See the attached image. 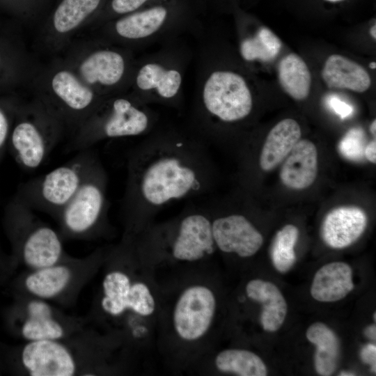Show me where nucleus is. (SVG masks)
I'll use <instances>...</instances> for the list:
<instances>
[{"label":"nucleus","instance_id":"obj_1","mask_svg":"<svg viewBox=\"0 0 376 376\" xmlns=\"http://www.w3.org/2000/svg\"><path fill=\"white\" fill-rule=\"evenodd\" d=\"M212 179L205 140L196 132L154 130L127 155L121 206L128 236L145 229L163 207L205 194Z\"/></svg>","mask_w":376,"mask_h":376},{"label":"nucleus","instance_id":"obj_2","mask_svg":"<svg viewBox=\"0 0 376 376\" xmlns=\"http://www.w3.org/2000/svg\"><path fill=\"white\" fill-rule=\"evenodd\" d=\"M253 107V94L244 77L232 70L214 67L201 49L193 108L194 131L205 140L217 124L242 121Z\"/></svg>","mask_w":376,"mask_h":376},{"label":"nucleus","instance_id":"obj_3","mask_svg":"<svg viewBox=\"0 0 376 376\" xmlns=\"http://www.w3.org/2000/svg\"><path fill=\"white\" fill-rule=\"evenodd\" d=\"M91 88L108 97L128 91L134 51L80 34L58 55Z\"/></svg>","mask_w":376,"mask_h":376},{"label":"nucleus","instance_id":"obj_4","mask_svg":"<svg viewBox=\"0 0 376 376\" xmlns=\"http://www.w3.org/2000/svg\"><path fill=\"white\" fill-rule=\"evenodd\" d=\"M158 114L129 91L107 97L72 133L68 150L80 151L100 141L146 136L155 130Z\"/></svg>","mask_w":376,"mask_h":376},{"label":"nucleus","instance_id":"obj_5","mask_svg":"<svg viewBox=\"0 0 376 376\" xmlns=\"http://www.w3.org/2000/svg\"><path fill=\"white\" fill-rule=\"evenodd\" d=\"M39 97L72 133L107 97L85 84L60 56L40 63L30 85Z\"/></svg>","mask_w":376,"mask_h":376},{"label":"nucleus","instance_id":"obj_6","mask_svg":"<svg viewBox=\"0 0 376 376\" xmlns=\"http://www.w3.org/2000/svg\"><path fill=\"white\" fill-rule=\"evenodd\" d=\"M191 55L189 49L176 38L156 52L136 58L128 91L147 104L180 108Z\"/></svg>","mask_w":376,"mask_h":376},{"label":"nucleus","instance_id":"obj_7","mask_svg":"<svg viewBox=\"0 0 376 376\" xmlns=\"http://www.w3.org/2000/svg\"><path fill=\"white\" fill-rule=\"evenodd\" d=\"M65 131L53 111L31 93L29 102L17 105L7 150L21 169L33 171L44 164Z\"/></svg>","mask_w":376,"mask_h":376},{"label":"nucleus","instance_id":"obj_8","mask_svg":"<svg viewBox=\"0 0 376 376\" xmlns=\"http://www.w3.org/2000/svg\"><path fill=\"white\" fill-rule=\"evenodd\" d=\"M166 5L157 4L107 21L84 32L104 42L134 49L176 39L188 24Z\"/></svg>","mask_w":376,"mask_h":376},{"label":"nucleus","instance_id":"obj_9","mask_svg":"<svg viewBox=\"0 0 376 376\" xmlns=\"http://www.w3.org/2000/svg\"><path fill=\"white\" fill-rule=\"evenodd\" d=\"M140 244L143 249L167 251L179 261L196 262L212 255L216 247L210 214L191 205L173 221L147 229Z\"/></svg>","mask_w":376,"mask_h":376},{"label":"nucleus","instance_id":"obj_10","mask_svg":"<svg viewBox=\"0 0 376 376\" xmlns=\"http://www.w3.org/2000/svg\"><path fill=\"white\" fill-rule=\"evenodd\" d=\"M97 159L91 148L78 151L64 164L21 183L15 195L31 209L58 217Z\"/></svg>","mask_w":376,"mask_h":376},{"label":"nucleus","instance_id":"obj_11","mask_svg":"<svg viewBox=\"0 0 376 376\" xmlns=\"http://www.w3.org/2000/svg\"><path fill=\"white\" fill-rule=\"evenodd\" d=\"M5 221L15 248L27 266L37 269L57 264L61 259L60 235L38 221L33 209L15 195L6 205Z\"/></svg>","mask_w":376,"mask_h":376},{"label":"nucleus","instance_id":"obj_12","mask_svg":"<svg viewBox=\"0 0 376 376\" xmlns=\"http://www.w3.org/2000/svg\"><path fill=\"white\" fill-rule=\"evenodd\" d=\"M108 0H52L45 18L36 29L34 54H60L100 14Z\"/></svg>","mask_w":376,"mask_h":376},{"label":"nucleus","instance_id":"obj_13","mask_svg":"<svg viewBox=\"0 0 376 376\" xmlns=\"http://www.w3.org/2000/svg\"><path fill=\"white\" fill-rule=\"evenodd\" d=\"M108 176L99 159L58 219L63 232L72 237H86L104 223L109 207Z\"/></svg>","mask_w":376,"mask_h":376},{"label":"nucleus","instance_id":"obj_14","mask_svg":"<svg viewBox=\"0 0 376 376\" xmlns=\"http://www.w3.org/2000/svg\"><path fill=\"white\" fill-rule=\"evenodd\" d=\"M215 309V297L209 288L194 285L186 288L173 311V327L179 337L187 341L203 337L211 325Z\"/></svg>","mask_w":376,"mask_h":376},{"label":"nucleus","instance_id":"obj_15","mask_svg":"<svg viewBox=\"0 0 376 376\" xmlns=\"http://www.w3.org/2000/svg\"><path fill=\"white\" fill-rule=\"evenodd\" d=\"M101 306L104 312L117 316L130 309L141 316H148L155 308L154 297L143 283H132L120 271L108 273L102 282Z\"/></svg>","mask_w":376,"mask_h":376},{"label":"nucleus","instance_id":"obj_16","mask_svg":"<svg viewBox=\"0 0 376 376\" xmlns=\"http://www.w3.org/2000/svg\"><path fill=\"white\" fill-rule=\"evenodd\" d=\"M210 219L215 247L223 253L249 258L261 248L263 237L244 214H210Z\"/></svg>","mask_w":376,"mask_h":376},{"label":"nucleus","instance_id":"obj_17","mask_svg":"<svg viewBox=\"0 0 376 376\" xmlns=\"http://www.w3.org/2000/svg\"><path fill=\"white\" fill-rule=\"evenodd\" d=\"M20 359L31 376H72L77 371L73 355L58 340L29 341Z\"/></svg>","mask_w":376,"mask_h":376},{"label":"nucleus","instance_id":"obj_18","mask_svg":"<svg viewBox=\"0 0 376 376\" xmlns=\"http://www.w3.org/2000/svg\"><path fill=\"white\" fill-rule=\"evenodd\" d=\"M368 216L361 207L343 205L331 210L324 218L321 235L333 249H343L354 243L363 233Z\"/></svg>","mask_w":376,"mask_h":376},{"label":"nucleus","instance_id":"obj_19","mask_svg":"<svg viewBox=\"0 0 376 376\" xmlns=\"http://www.w3.org/2000/svg\"><path fill=\"white\" fill-rule=\"evenodd\" d=\"M318 151L309 140H299L288 156L280 171V179L287 187L301 190L310 187L318 174Z\"/></svg>","mask_w":376,"mask_h":376},{"label":"nucleus","instance_id":"obj_20","mask_svg":"<svg viewBox=\"0 0 376 376\" xmlns=\"http://www.w3.org/2000/svg\"><path fill=\"white\" fill-rule=\"evenodd\" d=\"M354 286L351 267L343 262H333L317 271L311 284V295L318 301L334 302L345 298Z\"/></svg>","mask_w":376,"mask_h":376},{"label":"nucleus","instance_id":"obj_21","mask_svg":"<svg viewBox=\"0 0 376 376\" xmlns=\"http://www.w3.org/2000/svg\"><path fill=\"white\" fill-rule=\"evenodd\" d=\"M301 128L292 118L279 122L269 131L259 156V166L269 171L281 163L300 140Z\"/></svg>","mask_w":376,"mask_h":376},{"label":"nucleus","instance_id":"obj_22","mask_svg":"<svg viewBox=\"0 0 376 376\" xmlns=\"http://www.w3.org/2000/svg\"><path fill=\"white\" fill-rule=\"evenodd\" d=\"M321 75L329 88L363 93L371 85L370 77L364 68L339 54H332L327 58Z\"/></svg>","mask_w":376,"mask_h":376},{"label":"nucleus","instance_id":"obj_23","mask_svg":"<svg viewBox=\"0 0 376 376\" xmlns=\"http://www.w3.org/2000/svg\"><path fill=\"white\" fill-rule=\"evenodd\" d=\"M247 296L263 304L260 322L265 331L274 332L284 322L288 305L280 290L273 283L251 280L246 286Z\"/></svg>","mask_w":376,"mask_h":376},{"label":"nucleus","instance_id":"obj_24","mask_svg":"<svg viewBox=\"0 0 376 376\" xmlns=\"http://www.w3.org/2000/svg\"><path fill=\"white\" fill-rule=\"evenodd\" d=\"M26 315L21 327L22 336L26 340H59L64 336L63 327L54 318L52 307L42 299L28 303Z\"/></svg>","mask_w":376,"mask_h":376},{"label":"nucleus","instance_id":"obj_25","mask_svg":"<svg viewBox=\"0 0 376 376\" xmlns=\"http://www.w3.org/2000/svg\"><path fill=\"white\" fill-rule=\"evenodd\" d=\"M307 339L315 345V368L320 375H331L336 370L340 354L336 334L325 324L315 322L307 329Z\"/></svg>","mask_w":376,"mask_h":376},{"label":"nucleus","instance_id":"obj_26","mask_svg":"<svg viewBox=\"0 0 376 376\" xmlns=\"http://www.w3.org/2000/svg\"><path fill=\"white\" fill-rule=\"evenodd\" d=\"M72 272L67 265H54L35 269L25 279L26 289L39 299H50L61 294L69 285Z\"/></svg>","mask_w":376,"mask_h":376},{"label":"nucleus","instance_id":"obj_27","mask_svg":"<svg viewBox=\"0 0 376 376\" xmlns=\"http://www.w3.org/2000/svg\"><path fill=\"white\" fill-rule=\"evenodd\" d=\"M279 81L283 91L294 100L306 99L311 87V74L305 61L290 53L284 56L278 66Z\"/></svg>","mask_w":376,"mask_h":376},{"label":"nucleus","instance_id":"obj_28","mask_svg":"<svg viewBox=\"0 0 376 376\" xmlns=\"http://www.w3.org/2000/svg\"><path fill=\"white\" fill-rule=\"evenodd\" d=\"M218 370L240 376H265L267 367L255 353L240 349H228L219 352L215 359Z\"/></svg>","mask_w":376,"mask_h":376},{"label":"nucleus","instance_id":"obj_29","mask_svg":"<svg viewBox=\"0 0 376 376\" xmlns=\"http://www.w3.org/2000/svg\"><path fill=\"white\" fill-rule=\"evenodd\" d=\"M282 42L270 29L262 26L240 43V53L246 61L269 62L279 54Z\"/></svg>","mask_w":376,"mask_h":376},{"label":"nucleus","instance_id":"obj_30","mask_svg":"<svg viewBox=\"0 0 376 376\" xmlns=\"http://www.w3.org/2000/svg\"><path fill=\"white\" fill-rule=\"evenodd\" d=\"M299 237V229L287 224L276 233L270 249L274 267L281 273L288 272L296 262L295 246Z\"/></svg>","mask_w":376,"mask_h":376},{"label":"nucleus","instance_id":"obj_31","mask_svg":"<svg viewBox=\"0 0 376 376\" xmlns=\"http://www.w3.org/2000/svg\"><path fill=\"white\" fill-rule=\"evenodd\" d=\"M151 1L108 0L100 14L84 32L92 30L111 19L143 8V6Z\"/></svg>","mask_w":376,"mask_h":376},{"label":"nucleus","instance_id":"obj_32","mask_svg":"<svg viewBox=\"0 0 376 376\" xmlns=\"http://www.w3.org/2000/svg\"><path fill=\"white\" fill-rule=\"evenodd\" d=\"M11 4L20 18L30 29L38 27L47 15L52 0H11Z\"/></svg>","mask_w":376,"mask_h":376},{"label":"nucleus","instance_id":"obj_33","mask_svg":"<svg viewBox=\"0 0 376 376\" xmlns=\"http://www.w3.org/2000/svg\"><path fill=\"white\" fill-rule=\"evenodd\" d=\"M365 134L361 128L350 129L341 139L338 150L345 158L352 161H359L364 157Z\"/></svg>","mask_w":376,"mask_h":376},{"label":"nucleus","instance_id":"obj_34","mask_svg":"<svg viewBox=\"0 0 376 376\" xmlns=\"http://www.w3.org/2000/svg\"><path fill=\"white\" fill-rule=\"evenodd\" d=\"M17 105L0 103V164L8 149V143Z\"/></svg>","mask_w":376,"mask_h":376},{"label":"nucleus","instance_id":"obj_35","mask_svg":"<svg viewBox=\"0 0 376 376\" xmlns=\"http://www.w3.org/2000/svg\"><path fill=\"white\" fill-rule=\"evenodd\" d=\"M327 102L333 111L342 119L348 117L352 113V107L336 96L329 97Z\"/></svg>","mask_w":376,"mask_h":376},{"label":"nucleus","instance_id":"obj_36","mask_svg":"<svg viewBox=\"0 0 376 376\" xmlns=\"http://www.w3.org/2000/svg\"><path fill=\"white\" fill-rule=\"evenodd\" d=\"M362 361L368 363L371 367V371L376 372V346L375 344L369 343L364 345L360 352Z\"/></svg>","mask_w":376,"mask_h":376},{"label":"nucleus","instance_id":"obj_37","mask_svg":"<svg viewBox=\"0 0 376 376\" xmlns=\"http://www.w3.org/2000/svg\"><path fill=\"white\" fill-rule=\"evenodd\" d=\"M364 157L370 162L375 164L376 162V141L375 139L369 142L364 149Z\"/></svg>","mask_w":376,"mask_h":376},{"label":"nucleus","instance_id":"obj_38","mask_svg":"<svg viewBox=\"0 0 376 376\" xmlns=\"http://www.w3.org/2000/svg\"><path fill=\"white\" fill-rule=\"evenodd\" d=\"M365 335L370 339L375 340L376 338V327L375 324H372L365 329Z\"/></svg>","mask_w":376,"mask_h":376},{"label":"nucleus","instance_id":"obj_39","mask_svg":"<svg viewBox=\"0 0 376 376\" xmlns=\"http://www.w3.org/2000/svg\"><path fill=\"white\" fill-rule=\"evenodd\" d=\"M370 131L371 134L375 136L376 134V120H374L370 125Z\"/></svg>","mask_w":376,"mask_h":376},{"label":"nucleus","instance_id":"obj_40","mask_svg":"<svg viewBox=\"0 0 376 376\" xmlns=\"http://www.w3.org/2000/svg\"><path fill=\"white\" fill-rule=\"evenodd\" d=\"M370 34L373 38L376 39V26L375 24L372 26L370 29Z\"/></svg>","mask_w":376,"mask_h":376},{"label":"nucleus","instance_id":"obj_41","mask_svg":"<svg viewBox=\"0 0 376 376\" xmlns=\"http://www.w3.org/2000/svg\"><path fill=\"white\" fill-rule=\"evenodd\" d=\"M340 375H341V376H352V375H355V374H354V373H352L351 372L342 371L340 373Z\"/></svg>","mask_w":376,"mask_h":376},{"label":"nucleus","instance_id":"obj_42","mask_svg":"<svg viewBox=\"0 0 376 376\" xmlns=\"http://www.w3.org/2000/svg\"><path fill=\"white\" fill-rule=\"evenodd\" d=\"M369 67H370L371 69H375V68H376V63H375V62H371V63L369 64Z\"/></svg>","mask_w":376,"mask_h":376},{"label":"nucleus","instance_id":"obj_43","mask_svg":"<svg viewBox=\"0 0 376 376\" xmlns=\"http://www.w3.org/2000/svg\"><path fill=\"white\" fill-rule=\"evenodd\" d=\"M3 61V56H2V52H1V49H0V67L2 65Z\"/></svg>","mask_w":376,"mask_h":376},{"label":"nucleus","instance_id":"obj_44","mask_svg":"<svg viewBox=\"0 0 376 376\" xmlns=\"http://www.w3.org/2000/svg\"><path fill=\"white\" fill-rule=\"evenodd\" d=\"M325 1H330V2H337V1H340L343 0H325Z\"/></svg>","mask_w":376,"mask_h":376},{"label":"nucleus","instance_id":"obj_45","mask_svg":"<svg viewBox=\"0 0 376 376\" xmlns=\"http://www.w3.org/2000/svg\"><path fill=\"white\" fill-rule=\"evenodd\" d=\"M375 314H376V313H374V320H375H375H376Z\"/></svg>","mask_w":376,"mask_h":376}]
</instances>
